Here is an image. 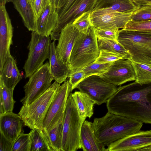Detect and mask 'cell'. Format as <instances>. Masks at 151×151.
Returning <instances> with one entry per match:
<instances>
[{
	"label": "cell",
	"mask_w": 151,
	"mask_h": 151,
	"mask_svg": "<svg viewBox=\"0 0 151 151\" xmlns=\"http://www.w3.org/2000/svg\"><path fill=\"white\" fill-rule=\"evenodd\" d=\"M86 119L79 114L71 93L67 100L64 115L62 151H76L81 149V131Z\"/></svg>",
	"instance_id": "cell-5"
},
{
	"label": "cell",
	"mask_w": 151,
	"mask_h": 151,
	"mask_svg": "<svg viewBox=\"0 0 151 151\" xmlns=\"http://www.w3.org/2000/svg\"><path fill=\"white\" fill-rule=\"evenodd\" d=\"M81 149L84 151H107V148L97 137L93 123L87 120L83 122L81 129Z\"/></svg>",
	"instance_id": "cell-19"
},
{
	"label": "cell",
	"mask_w": 151,
	"mask_h": 151,
	"mask_svg": "<svg viewBox=\"0 0 151 151\" xmlns=\"http://www.w3.org/2000/svg\"><path fill=\"white\" fill-rule=\"evenodd\" d=\"M12 2L22 18L25 27L29 31H35V16L29 0H12Z\"/></svg>",
	"instance_id": "cell-23"
},
{
	"label": "cell",
	"mask_w": 151,
	"mask_h": 151,
	"mask_svg": "<svg viewBox=\"0 0 151 151\" xmlns=\"http://www.w3.org/2000/svg\"><path fill=\"white\" fill-rule=\"evenodd\" d=\"M21 75V76L22 77V78L24 76V74L23 73V71H22L21 73H20Z\"/></svg>",
	"instance_id": "cell-45"
},
{
	"label": "cell",
	"mask_w": 151,
	"mask_h": 151,
	"mask_svg": "<svg viewBox=\"0 0 151 151\" xmlns=\"http://www.w3.org/2000/svg\"><path fill=\"white\" fill-rule=\"evenodd\" d=\"M99 49L117 53L123 56L125 59L131 60L128 51L118 41L97 37Z\"/></svg>",
	"instance_id": "cell-27"
},
{
	"label": "cell",
	"mask_w": 151,
	"mask_h": 151,
	"mask_svg": "<svg viewBox=\"0 0 151 151\" xmlns=\"http://www.w3.org/2000/svg\"><path fill=\"white\" fill-rule=\"evenodd\" d=\"M13 36V28L5 5L0 4V71L11 55L10 48Z\"/></svg>",
	"instance_id": "cell-14"
},
{
	"label": "cell",
	"mask_w": 151,
	"mask_h": 151,
	"mask_svg": "<svg viewBox=\"0 0 151 151\" xmlns=\"http://www.w3.org/2000/svg\"><path fill=\"white\" fill-rule=\"evenodd\" d=\"M151 20V5L140 6L132 15L130 20L133 22H140Z\"/></svg>",
	"instance_id": "cell-31"
},
{
	"label": "cell",
	"mask_w": 151,
	"mask_h": 151,
	"mask_svg": "<svg viewBox=\"0 0 151 151\" xmlns=\"http://www.w3.org/2000/svg\"><path fill=\"white\" fill-rule=\"evenodd\" d=\"M122 58L125 59L124 57L121 55L108 51L101 50H100L99 56L95 62L100 63H111Z\"/></svg>",
	"instance_id": "cell-35"
},
{
	"label": "cell",
	"mask_w": 151,
	"mask_h": 151,
	"mask_svg": "<svg viewBox=\"0 0 151 151\" xmlns=\"http://www.w3.org/2000/svg\"><path fill=\"white\" fill-rule=\"evenodd\" d=\"M64 115L50 130L44 132L53 151H62Z\"/></svg>",
	"instance_id": "cell-26"
},
{
	"label": "cell",
	"mask_w": 151,
	"mask_h": 151,
	"mask_svg": "<svg viewBox=\"0 0 151 151\" xmlns=\"http://www.w3.org/2000/svg\"><path fill=\"white\" fill-rule=\"evenodd\" d=\"M31 129L29 133V151H53L42 129Z\"/></svg>",
	"instance_id": "cell-25"
},
{
	"label": "cell",
	"mask_w": 151,
	"mask_h": 151,
	"mask_svg": "<svg viewBox=\"0 0 151 151\" xmlns=\"http://www.w3.org/2000/svg\"><path fill=\"white\" fill-rule=\"evenodd\" d=\"M123 29L151 34V20L140 22L129 21Z\"/></svg>",
	"instance_id": "cell-33"
},
{
	"label": "cell",
	"mask_w": 151,
	"mask_h": 151,
	"mask_svg": "<svg viewBox=\"0 0 151 151\" xmlns=\"http://www.w3.org/2000/svg\"><path fill=\"white\" fill-rule=\"evenodd\" d=\"M23 124L20 116L12 111L0 114V132L12 142L22 132Z\"/></svg>",
	"instance_id": "cell-17"
},
{
	"label": "cell",
	"mask_w": 151,
	"mask_h": 151,
	"mask_svg": "<svg viewBox=\"0 0 151 151\" xmlns=\"http://www.w3.org/2000/svg\"><path fill=\"white\" fill-rule=\"evenodd\" d=\"M22 78L16 62L11 55L8 57L0 71V81L8 88L14 90Z\"/></svg>",
	"instance_id": "cell-22"
},
{
	"label": "cell",
	"mask_w": 151,
	"mask_h": 151,
	"mask_svg": "<svg viewBox=\"0 0 151 151\" xmlns=\"http://www.w3.org/2000/svg\"><path fill=\"white\" fill-rule=\"evenodd\" d=\"M71 96L80 115L86 118H91L94 113L95 102L86 94L80 91L71 93Z\"/></svg>",
	"instance_id": "cell-24"
},
{
	"label": "cell",
	"mask_w": 151,
	"mask_h": 151,
	"mask_svg": "<svg viewBox=\"0 0 151 151\" xmlns=\"http://www.w3.org/2000/svg\"><path fill=\"white\" fill-rule=\"evenodd\" d=\"M49 67L53 80L60 84L66 81L70 71L68 66L59 59L55 41L51 43L49 58Z\"/></svg>",
	"instance_id": "cell-21"
},
{
	"label": "cell",
	"mask_w": 151,
	"mask_h": 151,
	"mask_svg": "<svg viewBox=\"0 0 151 151\" xmlns=\"http://www.w3.org/2000/svg\"><path fill=\"white\" fill-rule=\"evenodd\" d=\"M118 41L130 54L131 60L151 64V34L122 29Z\"/></svg>",
	"instance_id": "cell-6"
},
{
	"label": "cell",
	"mask_w": 151,
	"mask_h": 151,
	"mask_svg": "<svg viewBox=\"0 0 151 151\" xmlns=\"http://www.w3.org/2000/svg\"><path fill=\"white\" fill-rule=\"evenodd\" d=\"M112 63H100L94 62L81 69L85 73V78L92 75L99 76L106 72Z\"/></svg>",
	"instance_id": "cell-30"
},
{
	"label": "cell",
	"mask_w": 151,
	"mask_h": 151,
	"mask_svg": "<svg viewBox=\"0 0 151 151\" xmlns=\"http://www.w3.org/2000/svg\"><path fill=\"white\" fill-rule=\"evenodd\" d=\"M140 6H137L132 0H98L92 12L96 13L134 12Z\"/></svg>",
	"instance_id": "cell-18"
},
{
	"label": "cell",
	"mask_w": 151,
	"mask_h": 151,
	"mask_svg": "<svg viewBox=\"0 0 151 151\" xmlns=\"http://www.w3.org/2000/svg\"><path fill=\"white\" fill-rule=\"evenodd\" d=\"M51 40L49 36L32 32L28 46V56L23 67L25 78H29L43 65L46 60L49 59Z\"/></svg>",
	"instance_id": "cell-7"
},
{
	"label": "cell",
	"mask_w": 151,
	"mask_h": 151,
	"mask_svg": "<svg viewBox=\"0 0 151 151\" xmlns=\"http://www.w3.org/2000/svg\"><path fill=\"white\" fill-rule=\"evenodd\" d=\"M134 12L96 13L91 12L89 17L92 25L95 29L112 27L123 29L130 20Z\"/></svg>",
	"instance_id": "cell-15"
},
{
	"label": "cell",
	"mask_w": 151,
	"mask_h": 151,
	"mask_svg": "<svg viewBox=\"0 0 151 151\" xmlns=\"http://www.w3.org/2000/svg\"><path fill=\"white\" fill-rule=\"evenodd\" d=\"M50 4V0H35L32 7L36 22L47 7Z\"/></svg>",
	"instance_id": "cell-37"
},
{
	"label": "cell",
	"mask_w": 151,
	"mask_h": 151,
	"mask_svg": "<svg viewBox=\"0 0 151 151\" xmlns=\"http://www.w3.org/2000/svg\"><path fill=\"white\" fill-rule=\"evenodd\" d=\"M14 90L0 81V114L12 111L16 102L13 98Z\"/></svg>",
	"instance_id": "cell-29"
},
{
	"label": "cell",
	"mask_w": 151,
	"mask_h": 151,
	"mask_svg": "<svg viewBox=\"0 0 151 151\" xmlns=\"http://www.w3.org/2000/svg\"><path fill=\"white\" fill-rule=\"evenodd\" d=\"M106 107L110 113L151 124V84L120 86Z\"/></svg>",
	"instance_id": "cell-1"
},
{
	"label": "cell",
	"mask_w": 151,
	"mask_h": 151,
	"mask_svg": "<svg viewBox=\"0 0 151 151\" xmlns=\"http://www.w3.org/2000/svg\"><path fill=\"white\" fill-rule=\"evenodd\" d=\"M91 12L83 13L73 22V24L80 32L87 34L92 24L89 15Z\"/></svg>",
	"instance_id": "cell-32"
},
{
	"label": "cell",
	"mask_w": 151,
	"mask_h": 151,
	"mask_svg": "<svg viewBox=\"0 0 151 151\" xmlns=\"http://www.w3.org/2000/svg\"><path fill=\"white\" fill-rule=\"evenodd\" d=\"M116 86L105 81L99 76H90L83 79L76 88L88 95L98 105L105 103L117 91Z\"/></svg>",
	"instance_id": "cell-9"
},
{
	"label": "cell",
	"mask_w": 151,
	"mask_h": 151,
	"mask_svg": "<svg viewBox=\"0 0 151 151\" xmlns=\"http://www.w3.org/2000/svg\"><path fill=\"white\" fill-rule=\"evenodd\" d=\"M59 0H50L51 4L57 9Z\"/></svg>",
	"instance_id": "cell-43"
},
{
	"label": "cell",
	"mask_w": 151,
	"mask_h": 151,
	"mask_svg": "<svg viewBox=\"0 0 151 151\" xmlns=\"http://www.w3.org/2000/svg\"><path fill=\"white\" fill-rule=\"evenodd\" d=\"M98 0H75L67 11L58 18L57 24L50 35L51 40H58L62 29L67 24L73 23L83 13L91 12Z\"/></svg>",
	"instance_id": "cell-13"
},
{
	"label": "cell",
	"mask_w": 151,
	"mask_h": 151,
	"mask_svg": "<svg viewBox=\"0 0 151 151\" xmlns=\"http://www.w3.org/2000/svg\"><path fill=\"white\" fill-rule=\"evenodd\" d=\"M29 133L22 132L14 142L11 151H29Z\"/></svg>",
	"instance_id": "cell-34"
},
{
	"label": "cell",
	"mask_w": 151,
	"mask_h": 151,
	"mask_svg": "<svg viewBox=\"0 0 151 151\" xmlns=\"http://www.w3.org/2000/svg\"><path fill=\"white\" fill-rule=\"evenodd\" d=\"M75 0H67L64 6L60 9L57 10L59 18L63 15L68 9Z\"/></svg>",
	"instance_id": "cell-40"
},
{
	"label": "cell",
	"mask_w": 151,
	"mask_h": 151,
	"mask_svg": "<svg viewBox=\"0 0 151 151\" xmlns=\"http://www.w3.org/2000/svg\"><path fill=\"white\" fill-rule=\"evenodd\" d=\"M24 87L25 96L20 100L23 105H28L46 91L52 85L53 80L49 63L47 61L29 78Z\"/></svg>",
	"instance_id": "cell-8"
},
{
	"label": "cell",
	"mask_w": 151,
	"mask_h": 151,
	"mask_svg": "<svg viewBox=\"0 0 151 151\" xmlns=\"http://www.w3.org/2000/svg\"><path fill=\"white\" fill-rule=\"evenodd\" d=\"M96 134L107 147L111 143L140 131L142 123L108 111L103 116L95 118L93 122Z\"/></svg>",
	"instance_id": "cell-2"
},
{
	"label": "cell",
	"mask_w": 151,
	"mask_h": 151,
	"mask_svg": "<svg viewBox=\"0 0 151 151\" xmlns=\"http://www.w3.org/2000/svg\"><path fill=\"white\" fill-rule=\"evenodd\" d=\"M14 142L7 139L0 132V151H11Z\"/></svg>",
	"instance_id": "cell-39"
},
{
	"label": "cell",
	"mask_w": 151,
	"mask_h": 151,
	"mask_svg": "<svg viewBox=\"0 0 151 151\" xmlns=\"http://www.w3.org/2000/svg\"><path fill=\"white\" fill-rule=\"evenodd\" d=\"M119 29L117 28L95 29L97 37L118 41Z\"/></svg>",
	"instance_id": "cell-36"
},
{
	"label": "cell",
	"mask_w": 151,
	"mask_h": 151,
	"mask_svg": "<svg viewBox=\"0 0 151 151\" xmlns=\"http://www.w3.org/2000/svg\"><path fill=\"white\" fill-rule=\"evenodd\" d=\"M80 32L71 23L66 25L60 33L56 51L60 60L68 66L74 44Z\"/></svg>",
	"instance_id": "cell-16"
},
{
	"label": "cell",
	"mask_w": 151,
	"mask_h": 151,
	"mask_svg": "<svg viewBox=\"0 0 151 151\" xmlns=\"http://www.w3.org/2000/svg\"><path fill=\"white\" fill-rule=\"evenodd\" d=\"M131 62L136 76L134 82L140 85L151 84V64Z\"/></svg>",
	"instance_id": "cell-28"
},
{
	"label": "cell",
	"mask_w": 151,
	"mask_h": 151,
	"mask_svg": "<svg viewBox=\"0 0 151 151\" xmlns=\"http://www.w3.org/2000/svg\"><path fill=\"white\" fill-rule=\"evenodd\" d=\"M58 18L57 9L50 4L37 20L35 32L40 34L49 36L55 27Z\"/></svg>",
	"instance_id": "cell-20"
},
{
	"label": "cell",
	"mask_w": 151,
	"mask_h": 151,
	"mask_svg": "<svg viewBox=\"0 0 151 151\" xmlns=\"http://www.w3.org/2000/svg\"><path fill=\"white\" fill-rule=\"evenodd\" d=\"M99 53L97 37L92 25L87 34L81 32L76 40L70 56V74L95 62Z\"/></svg>",
	"instance_id": "cell-3"
},
{
	"label": "cell",
	"mask_w": 151,
	"mask_h": 151,
	"mask_svg": "<svg viewBox=\"0 0 151 151\" xmlns=\"http://www.w3.org/2000/svg\"><path fill=\"white\" fill-rule=\"evenodd\" d=\"M31 4H32V5H33L34 3V2L35 1V0H29Z\"/></svg>",
	"instance_id": "cell-44"
},
{
	"label": "cell",
	"mask_w": 151,
	"mask_h": 151,
	"mask_svg": "<svg viewBox=\"0 0 151 151\" xmlns=\"http://www.w3.org/2000/svg\"><path fill=\"white\" fill-rule=\"evenodd\" d=\"M107 151H151V130L140 131L110 144Z\"/></svg>",
	"instance_id": "cell-11"
},
{
	"label": "cell",
	"mask_w": 151,
	"mask_h": 151,
	"mask_svg": "<svg viewBox=\"0 0 151 151\" xmlns=\"http://www.w3.org/2000/svg\"><path fill=\"white\" fill-rule=\"evenodd\" d=\"M99 76L105 81L116 86L136 80L131 60L124 58L113 62L106 72Z\"/></svg>",
	"instance_id": "cell-12"
},
{
	"label": "cell",
	"mask_w": 151,
	"mask_h": 151,
	"mask_svg": "<svg viewBox=\"0 0 151 151\" xmlns=\"http://www.w3.org/2000/svg\"><path fill=\"white\" fill-rule=\"evenodd\" d=\"M71 92L68 80L59 86L43 122L42 130L44 132L50 130L64 115L67 100Z\"/></svg>",
	"instance_id": "cell-10"
},
{
	"label": "cell",
	"mask_w": 151,
	"mask_h": 151,
	"mask_svg": "<svg viewBox=\"0 0 151 151\" xmlns=\"http://www.w3.org/2000/svg\"><path fill=\"white\" fill-rule=\"evenodd\" d=\"M67 1V0H59L57 7V10L62 8L64 6Z\"/></svg>",
	"instance_id": "cell-42"
},
{
	"label": "cell",
	"mask_w": 151,
	"mask_h": 151,
	"mask_svg": "<svg viewBox=\"0 0 151 151\" xmlns=\"http://www.w3.org/2000/svg\"><path fill=\"white\" fill-rule=\"evenodd\" d=\"M137 6L151 5V0H132Z\"/></svg>",
	"instance_id": "cell-41"
},
{
	"label": "cell",
	"mask_w": 151,
	"mask_h": 151,
	"mask_svg": "<svg viewBox=\"0 0 151 151\" xmlns=\"http://www.w3.org/2000/svg\"><path fill=\"white\" fill-rule=\"evenodd\" d=\"M68 81L71 86L72 91L76 88L78 85L84 78L85 74L82 70H78L69 75Z\"/></svg>",
	"instance_id": "cell-38"
},
{
	"label": "cell",
	"mask_w": 151,
	"mask_h": 151,
	"mask_svg": "<svg viewBox=\"0 0 151 151\" xmlns=\"http://www.w3.org/2000/svg\"><path fill=\"white\" fill-rule=\"evenodd\" d=\"M60 86L55 81L48 89L31 104L22 106L18 114L25 126L31 129H43L45 118Z\"/></svg>",
	"instance_id": "cell-4"
}]
</instances>
